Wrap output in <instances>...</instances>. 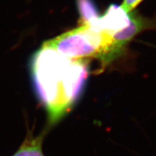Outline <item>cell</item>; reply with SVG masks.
<instances>
[{"label": "cell", "instance_id": "6da1fadb", "mask_svg": "<svg viewBox=\"0 0 156 156\" xmlns=\"http://www.w3.org/2000/svg\"><path fill=\"white\" fill-rule=\"evenodd\" d=\"M34 92L47 117V128L69 114L85 89L89 67L87 60L64 57L45 42L29 63Z\"/></svg>", "mask_w": 156, "mask_h": 156}, {"label": "cell", "instance_id": "7a4b0ae2", "mask_svg": "<svg viewBox=\"0 0 156 156\" xmlns=\"http://www.w3.org/2000/svg\"><path fill=\"white\" fill-rule=\"evenodd\" d=\"M113 42L112 36L101 29L83 25L45 42L64 57L87 60L96 57L102 61Z\"/></svg>", "mask_w": 156, "mask_h": 156}, {"label": "cell", "instance_id": "8992f818", "mask_svg": "<svg viewBox=\"0 0 156 156\" xmlns=\"http://www.w3.org/2000/svg\"><path fill=\"white\" fill-rule=\"evenodd\" d=\"M77 5L82 23L95 26L100 16L94 2L93 0H77Z\"/></svg>", "mask_w": 156, "mask_h": 156}, {"label": "cell", "instance_id": "277c9868", "mask_svg": "<svg viewBox=\"0 0 156 156\" xmlns=\"http://www.w3.org/2000/svg\"><path fill=\"white\" fill-rule=\"evenodd\" d=\"M130 22L129 12H126L119 6L112 5L103 16L98 19L95 28H98L110 35L119 32L127 27Z\"/></svg>", "mask_w": 156, "mask_h": 156}, {"label": "cell", "instance_id": "52a82bcc", "mask_svg": "<svg viewBox=\"0 0 156 156\" xmlns=\"http://www.w3.org/2000/svg\"><path fill=\"white\" fill-rule=\"evenodd\" d=\"M142 1V0H124L121 7L126 12L129 13L132 12V9L135 8Z\"/></svg>", "mask_w": 156, "mask_h": 156}, {"label": "cell", "instance_id": "3957f363", "mask_svg": "<svg viewBox=\"0 0 156 156\" xmlns=\"http://www.w3.org/2000/svg\"><path fill=\"white\" fill-rule=\"evenodd\" d=\"M129 16L130 22L128 26L112 36L113 42L110 49L101 62L102 67L108 64L120 56L128 43L145 28L147 23L145 20L133 12H129Z\"/></svg>", "mask_w": 156, "mask_h": 156}, {"label": "cell", "instance_id": "5b68a950", "mask_svg": "<svg viewBox=\"0 0 156 156\" xmlns=\"http://www.w3.org/2000/svg\"><path fill=\"white\" fill-rule=\"evenodd\" d=\"M46 131H43L38 135H34L29 131L17 151L12 156H44L43 142Z\"/></svg>", "mask_w": 156, "mask_h": 156}]
</instances>
